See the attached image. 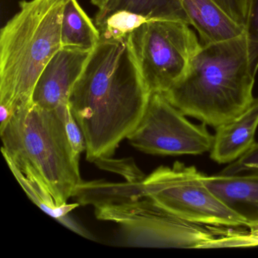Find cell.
<instances>
[{
	"mask_svg": "<svg viewBox=\"0 0 258 258\" xmlns=\"http://www.w3.org/2000/svg\"><path fill=\"white\" fill-rule=\"evenodd\" d=\"M127 36L101 37L71 92L69 104L84 134L90 162L111 158L137 127L149 102L151 93Z\"/></svg>",
	"mask_w": 258,
	"mask_h": 258,
	"instance_id": "cell-1",
	"label": "cell"
},
{
	"mask_svg": "<svg viewBox=\"0 0 258 258\" xmlns=\"http://www.w3.org/2000/svg\"><path fill=\"white\" fill-rule=\"evenodd\" d=\"M73 197L96 218L117 223L127 245L176 248L230 247L241 229L191 223L161 208L131 182H84Z\"/></svg>",
	"mask_w": 258,
	"mask_h": 258,
	"instance_id": "cell-2",
	"label": "cell"
},
{
	"mask_svg": "<svg viewBox=\"0 0 258 258\" xmlns=\"http://www.w3.org/2000/svg\"><path fill=\"white\" fill-rule=\"evenodd\" d=\"M254 81L244 33L202 45L183 77L164 94L185 116L216 129L251 104Z\"/></svg>",
	"mask_w": 258,
	"mask_h": 258,
	"instance_id": "cell-3",
	"label": "cell"
},
{
	"mask_svg": "<svg viewBox=\"0 0 258 258\" xmlns=\"http://www.w3.org/2000/svg\"><path fill=\"white\" fill-rule=\"evenodd\" d=\"M66 0H22L0 33V128L32 103L42 72L62 48Z\"/></svg>",
	"mask_w": 258,
	"mask_h": 258,
	"instance_id": "cell-4",
	"label": "cell"
},
{
	"mask_svg": "<svg viewBox=\"0 0 258 258\" xmlns=\"http://www.w3.org/2000/svg\"><path fill=\"white\" fill-rule=\"evenodd\" d=\"M4 158L28 164L43 178L58 205L68 203L82 183L61 112L34 103L18 110L0 128Z\"/></svg>",
	"mask_w": 258,
	"mask_h": 258,
	"instance_id": "cell-5",
	"label": "cell"
},
{
	"mask_svg": "<svg viewBox=\"0 0 258 258\" xmlns=\"http://www.w3.org/2000/svg\"><path fill=\"white\" fill-rule=\"evenodd\" d=\"M205 176L195 166L176 161L171 167L161 166L149 176L130 182L138 192L182 220L211 226L247 227L246 222L206 185Z\"/></svg>",
	"mask_w": 258,
	"mask_h": 258,
	"instance_id": "cell-6",
	"label": "cell"
},
{
	"mask_svg": "<svg viewBox=\"0 0 258 258\" xmlns=\"http://www.w3.org/2000/svg\"><path fill=\"white\" fill-rule=\"evenodd\" d=\"M149 91L164 93L183 77L202 44L190 25L179 21L146 22L127 36Z\"/></svg>",
	"mask_w": 258,
	"mask_h": 258,
	"instance_id": "cell-7",
	"label": "cell"
},
{
	"mask_svg": "<svg viewBox=\"0 0 258 258\" xmlns=\"http://www.w3.org/2000/svg\"><path fill=\"white\" fill-rule=\"evenodd\" d=\"M127 139L144 153L179 156L211 152L214 136L205 123L195 124L186 119L164 93H152L141 121Z\"/></svg>",
	"mask_w": 258,
	"mask_h": 258,
	"instance_id": "cell-8",
	"label": "cell"
},
{
	"mask_svg": "<svg viewBox=\"0 0 258 258\" xmlns=\"http://www.w3.org/2000/svg\"><path fill=\"white\" fill-rule=\"evenodd\" d=\"M93 50L61 48L48 63L34 88L32 102L45 109L69 103L71 92Z\"/></svg>",
	"mask_w": 258,
	"mask_h": 258,
	"instance_id": "cell-9",
	"label": "cell"
},
{
	"mask_svg": "<svg viewBox=\"0 0 258 258\" xmlns=\"http://www.w3.org/2000/svg\"><path fill=\"white\" fill-rule=\"evenodd\" d=\"M258 127V97L234 120L216 128L211 158L218 164H230L255 143Z\"/></svg>",
	"mask_w": 258,
	"mask_h": 258,
	"instance_id": "cell-10",
	"label": "cell"
},
{
	"mask_svg": "<svg viewBox=\"0 0 258 258\" xmlns=\"http://www.w3.org/2000/svg\"><path fill=\"white\" fill-rule=\"evenodd\" d=\"M205 183L231 210L246 222L258 223V172L251 174L205 176Z\"/></svg>",
	"mask_w": 258,
	"mask_h": 258,
	"instance_id": "cell-11",
	"label": "cell"
},
{
	"mask_svg": "<svg viewBox=\"0 0 258 258\" xmlns=\"http://www.w3.org/2000/svg\"><path fill=\"white\" fill-rule=\"evenodd\" d=\"M199 34L202 45L233 38L244 33V28L234 22L213 0H179Z\"/></svg>",
	"mask_w": 258,
	"mask_h": 258,
	"instance_id": "cell-12",
	"label": "cell"
},
{
	"mask_svg": "<svg viewBox=\"0 0 258 258\" xmlns=\"http://www.w3.org/2000/svg\"><path fill=\"white\" fill-rule=\"evenodd\" d=\"M5 160L21 186L35 205L71 230L86 238H90V234L85 229L69 217V213L80 206L78 202L57 205L46 182L34 168L28 164H16L10 159Z\"/></svg>",
	"mask_w": 258,
	"mask_h": 258,
	"instance_id": "cell-13",
	"label": "cell"
},
{
	"mask_svg": "<svg viewBox=\"0 0 258 258\" xmlns=\"http://www.w3.org/2000/svg\"><path fill=\"white\" fill-rule=\"evenodd\" d=\"M64 48L93 50L101 40V33L77 0H66L61 29Z\"/></svg>",
	"mask_w": 258,
	"mask_h": 258,
	"instance_id": "cell-14",
	"label": "cell"
},
{
	"mask_svg": "<svg viewBox=\"0 0 258 258\" xmlns=\"http://www.w3.org/2000/svg\"><path fill=\"white\" fill-rule=\"evenodd\" d=\"M122 10L140 15L152 21H179L191 25L179 0H116L105 13L97 14L96 26H99L111 13Z\"/></svg>",
	"mask_w": 258,
	"mask_h": 258,
	"instance_id": "cell-15",
	"label": "cell"
},
{
	"mask_svg": "<svg viewBox=\"0 0 258 258\" xmlns=\"http://www.w3.org/2000/svg\"><path fill=\"white\" fill-rule=\"evenodd\" d=\"M150 19L127 11L111 13L98 27L101 37L106 39H121Z\"/></svg>",
	"mask_w": 258,
	"mask_h": 258,
	"instance_id": "cell-16",
	"label": "cell"
},
{
	"mask_svg": "<svg viewBox=\"0 0 258 258\" xmlns=\"http://www.w3.org/2000/svg\"><path fill=\"white\" fill-rule=\"evenodd\" d=\"M244 34L247 39L250 67L256 76L258 71V0H248Z\"/></svg>",
	"mask_w": 258,
	"mask_h": 258,
	"instance_id": "cell-17",
	"label": "cell"
},
{
	"mask_svg": "<svg viewBox=\"0 0 258 258\" xmlns=\"http://www.w3.org/2000/svg\"><path fill=\"white\" fill-rule=\"evenodd\" d=\"M58 108L61 112L66 134L74 154L77 158H80L81 153L86 151L85 140L82 131L72 113L69 102L61 105Z\"/></svg>",
	"mask_w": 258,
	"mask_h": 258,
	"instance_id": "cell-18",
	"label": "cell"
},
{
	"mask_svg": "<svg viewBox=\"0 0 258 258\" xmlns=\"http://www.w3.org/2000/svg\"><path fill=\"white\" fill-rule=\"evenodd\" d=\"M244 172H258V143H254L239 158L230 163L220 174L237 175Z\"/></svg>",
	"mask_w": 258,
	"mask_h": 258,
	"instance_id": "cell-19",
	"label": "cell"
},
{
	"mask_svg": "<svg viewBox=\"0 0 258 258\" xmlns=\"http://www.w3.org/2000/svg\"><path fill=\"white\" fill-rule=\"evenodd\" d=\"M234 22L244 28L248 0H213Z\"/></svg>",
	"mask_w": 258,
	"mask_h": 258,
	"instance_id": "cell-20",
	"label": "cell"
},
{
	"mask_svg": "<svg viewBox=\"0 0 258 258\" xmlns=\"http://www.w3.org/2000/svg\"><path fill=\"white\" fill-rule=\"evenodd\" d=\"M90 1L93 5L96 6L99 9L98 14L105 13L116 2V0H90Z\"/></svg>",
	"mask_w": 258,
	"mask_h": 258,
	"instance_id": "cell-21",
	"label": "cell"
},
{
	"mask_svg": "<svg viewBox=\"0 0 258 258\" xmlns=\"http://www.w3.org/2000/svg\"><path fill=\"white\" fill-rule=\"evenodd\" d=\"M248 228L251 235L258 238V223L257 224L252 225V226H249Z\"/></svg>",
	"mask_w": 258,
	"mask_h": 258,
	"instance_id": "cell-22",
	"label": "cell"
}]
</instances>
